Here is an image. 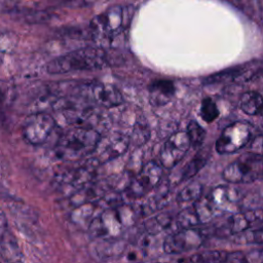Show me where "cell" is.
Listing matches in <instances>:
<instances>
[{"instance_id":"6da1fadb","label":"cell","mask_w":263,"mask_h":263,"mask_svg":"<svg viewBox=\"0 0 263 263\" xmlns=\"http://www.w3.org/2000/svg\"><path fill=\"white\" fill-rule=\"evenodd\" d=\"M101 138L100 133L92 127H71L58 140L55 155L62 160H80L95 152Z\"/></svg>"},{"instance_id":"7a4b0ae2","label":"cell","mask_w":263,"mask_h":263,"mask_svg":"<svg viewBox=\"0 0 263 263\" xmlns=\"http://www.w3.org/2000/svg\"><path fill=\"white\" fill-rule=\"evenodd\" d=\"M107 57L101 48H81L51 60L46 67L50 74H65L75 71L93 70L106 65Z\"/></svg>"},{"instance_id":"3957f363","label":"cell","mask_w":263,"mask_h":263,"mask_svg":"<svg viewBox=\"0 0 263 263\" xmlns=\"http://www.w3.org/2000/svg\"><path fill=\"white\" fill-rule=\"evenodd\" d=\"M263 177V157L247 152L230 162L222 172L229 184H250Z\"/></svg>"},{"instance_id":"277c9868","label":"cell","mask_w":263,"mask_h":263,"mask_svg":"<svg viewBox=\"0 0 263 263\" xmlns=\"http://www.w3.org/2000/svg\"><path fill=\"white\" fill-rule=\"evenodd\" d=\"M252 127L248 122L235 121L227 125L216 141L219 154H231L242 149L251 140Z\"/></svg>"},{"instance_id":"5b68a950","label":"cell","mask_w":263,"mask_h":263,"mask_svg":"<svg viewBox=\"0 0 263 263\" xmlns=\"http://www.w3.org/2000/svg\"><path fill=\"white\" fill-rule=\"evenodd\" d=\"M55 127V120L47 113L39 112L28 116L23 124L24 139L32 145L44 144Z\"/></svg>"},{"instance_id":"8992f818","label":"cell","mask_w":263,"mask_h":263,"mask_svg":"<svg viewBox=\"0 0 263 263\" xmlns=\"http://www.w3.org/2000/svg\"><path fill=\"white\" fill-rule=\"evenodd\" d=\"M204 240L203 233L196 228H184L170 234L163 241V251L175 255L199 249Z\"/></svg>"},{"instance_id":"52a82bcc","label":"cell","mask_w":263,"mask_h":263,"mask_svg":"<svg viewBox=\"0 0 263 263\" xmlns=\"http://www.w3.org/2000/svg\"><path fill=\"white\" fill-rule=\"evenodd\" d=\"M162 177V165L154 160L146 162L133 178L128 191L133 196L140 197L155 188Z\"/></svg>"},{"instance_id":"ba28073f","label":"cell","mask_w":263,"mask_h":263,"mask_svg":"<svg viewBox=\"0 0 263 263\" xmlns=\"http://www.w3.org/2000/svg\"><path fill=\"white\" fill-rule=\"evenodd\" d=\"M190 145L186 132H176L171 135L159 153V161L162 167L173 168L177 165L187 153Z\"/></svg>"},{"instance_id":"9c48e42d","label":"cell","mask_w":263,"mask_h":263,"mask_svg":"<svg viewBox=\"0 0 263 263\" xmlns=\"http://www.w3.org/2000/svg\"><path fill=\"white\" fill-rule=\"evenodd\" d=\"M117 209H109L89 223V231L95 237H113L120 234L124 228Z\"/></svg>"},{"instance_id":"30bf717a","label":"cell","mask_w":263,"mask_h":263,"mask_svg":"<svg viewBox=\"0 0 263 263\" xmlns=\"http://www.w3.org/2000/svg\"><path fill=\"white\" fill-rule=\"evenodd\" d=\"M129 143V138L121 133H113L103 139L101 138L93 152L95 159L98 162L110 161L123 154Z\"/></svg>"},{"instance_id":"8fae6325","label":"cell","mask_w":263,"mask_h":263,"mask_svg":"<svg viewBox=\"0 0 263 263\" xmlns=\"http://www.w3.org/2000/svg\"><path fill=\"white\" fill-rule=\"evenodd\" d=\"M216 216L229 211L239 200V191L230 185H218L205 196Z\"/></svg>"},{"instance_id":"7c38bea8","label":"cell","mask_w":263,"mask_h":263,"mask_svg":"<svg viewBox=\"0 0 263 263\" xmlns=\"http://www.w3.org/2000/svg\"><path fill=\"white\" fill-rule=\"evenodd\" d=\"M263 223V209L248 210L231 215L224 224V229L230 235L242 233Z\"/></svg>"},{"instance_id":"4fadbf2b","label":"cell","mask_w":263,"mask_h":263,"mask_svg":"<svg viewBox=\"0 0 263 263\" xmlns=\"http://www.w3.org/2000/svg\"><path fill=\"white\" fill-rule=\"evenodd\" d=\"M93 32L103 36L117 34L123 26V10L121 7L114 6L100 14L92 23Z\"/></svg>"},{"instance_id":"5bb4252c","label":"cell","mask_w":263,"mask_h":263,"mask_svg":"<svg viewBox=\"0 0 263 263\" xmlns=\"http://www.w3.org/2000/svg\"><path fill=\"white\" fill-rule=\"evenodd\" d=\"M85 93L91 101L103 107H115L122 103L120 91L111 84L91 83L85 89Z\"/></svg>"},{"instance_id":"9a60e30c","label":"cell","mask_w":263,"mask_h":263,"mask_svg":"<svg viewBox=\"0 0 263 263\" xmlns=\"http://www.w3.org/2000/svg\"><path fill=\"white\" fill-rule=\"evenodd\" d=\"M259 72L258 68L255 66H237L231 69L221 71L219 73L213 74L204 79V83H221L227 81L235 82H246L254 78L255 75Z\"/></svg>"},{"instance_id":"2e32d148","label":"cell","mask_w":263,"mask_h":263,"mask_svg":"<svg viewBox=\"0 0 263 263\" xmlns=\"http://www.w3.org/2000/svg\"><path fill=\"white\" fill-rule=\"evenodd\" d=\"M97 163H99V162L95 159L93 163L88 161L87 163L78 167L77 170H74L72 172L67 173L62 179L63 184L65 186H70L73 189L80 190L95 176V171H96V164Z\"/></svg>"},{"instance_id":"e0dca14e","label":"cell","mask_w":263,"mask_h":263,"mask_svg":"<svg viewBox=\"0 0 263 263\" xmlns=\"http://www.w3.org/2000/svg\"><path fill=\"white\" fill-rule=\"evenodd\" d=\"M0 253L8 263H22L23 261L17 240L7 227L0 230Z\"/></svg>"},{"instance_id":"ac0fdd59","label":"cell","mask_w":263,"mask_h":263,"mask_svg":"<svg viewBox=\"0 0 263 263\" xmlns=\"http://www.w3.org/2000/svg\"><path fill=\"white\" fill-rule=\"evenodd\" d=\"M149 92L151 104L154 106H163L173 99L175 95V85L170 80H155L149 86Z\"/></svg>"},{"instance_id":"d6986e66","label":"cell","mask_w":263,"mask_h":263,"mask_svg":"<svg viewBox=\"0 0 263 263\" xmlns=\"http://www.w3.org/2000/svg\"><path fill=\"white\" fill-rule=\"evenodd\" d=\"M239 107L247 115H259L263 112V97L257 91H247L239 99Z\"/></svg>"},{"instance_id":"ffe728a7","label":"cell","mask_w":263,"mask_h":263,"mask_svg":"<svg viewBox=\"0 0 263 263\" xmlns=\"http://www.w3.org/2000/svg\"><path fill=\"white\" fill-rule=\"evenodd\" d=\"M229 253L221 250H208L193 254L188 263H226Z\"/></svg>"},{"instance_id":"44dd1931","label":"cell","mask_w":263,"mask_h":263,"mask_svg":"<svg viewBox=\"0 0 263 263\" xmlns=\"http://www.w3.org/2000/svg\"><path fill=\"white\" fill-rule=\"evenodd\" d=\"M202 186L198 182H191L185 186L177 195L176 200L180 204H192L201 197Z\"/></svg>"},{"instance_id":"7402d4cb","label":"cell","mask_w":263,"mask_h":263,"mask_svg":"<svg viewBox=\"0 0 263 263\" xmlns=\"http://www.w3.org/2000/svg\"><path fill=\"white\" fill-rule=\"evenodd\" d=\"M208 160V152L204 150H199L191 160L185 165L182 173V181H186L192 177H194L206 163Z\"/></svg>"},{"instance_id":"603a6c76","label":"cell","mask_w":263,"mask_h":263,"mask_svg":"<svg viewBox=\"0 0 263 263\" xmlns=\"http://www.w3.org/2000/svg\"><path fill=\"white\" fill-rule=\"evenodd\" d=\"M173 217L167 213H161L155 217L149 219L145 223V228L150 234L159 233L171 226Z\"/></svg>"},{"instance_id":"cb8c5ba5","label":"cell","mask_w":263,"mask_h":263,"mask_svg":"<svg viewBox=\"0 0 263 263\" xmlns=\"http://www.w3.org/2000/svg\"><path fill=\"white\" fill-rule=\"evenodd\" d=\"M176 224L180 229L196 228V226L201 225L192 204L185 208L177 215Z\"/></svg>"},{"instance_id":"d4e9b609","label":"cell","mask_w":263,"mask_h":263,"mask_svg":"<svg viewBox=\"0 0 263 263\" xmlns=\"http://www.w3.org/2000/svg\"><path fill=\"white\" fill-rule=\"evenodd\" d=\"M226 263H263V249L248 253H229Z\"/></svg>"},{"instance_id":"484cf974","label":"cell","mask_w":263,"mask_h":263,"mask_svg":"<svg viewBox=\"0 0 263 263\" xmlns=\"http://www.w3.org/2000/svg\"><path fill=\"white\" fill-rule=\"evenodd\" d=\"M186 133L191 146H193L194 148H199L202 145L205 139V130L197 121H189V123L187 124Z\"/></svg>"},{"instance_id":"4316f807","label":"cell","mask_w":263,"mask_h":263,"mask_svg":"<svg viewBox=\"0 0 263 263\" xmlns=\"http://www.w3.org/2000/svg\"><path fill=\"white\" fill-rule=\"evenodd\" d=\"M200 116L208 123H211L218 118L219 109L211 98H205L202 100L200 105Z\"/></svg>"},{"instance_id":"83f0119b","label":"cell","mask_w":263,"mask_h":263,"mask_svg":"<svg viewBox=\"0 0 263 263\" xmlns=\"http://www.w3.org/2000/svg\"><path fill=\"white\" fill-rule=\"evenodd\" d=\"M235 241L239 243H258L263 245V228L250 229L242 233L235 234Z\"/></svg>"},{"instance_id":"f1b7e54d","label":"cell","mask_w":263,"mask_h":263,"mask_svg":"<svg viewBox=\"0 0 263 263\" xmlns=\"http://www.w3.org/2000/svg\"><path fill=\"white\" fill-rule=\"evenodd\" d=\"M149 138H150V130L148 125L142 122H138L133 129L129 141L135 146H142L149 140Z\"/></svg>"},{"instance_id":"f546056e","label":"cell","mask_w":263,"mask_h":263,"mask_svg":"<svg viewBox=\"0 0 263 263\" xmlns=\"http://www.w3.org/2000/svg\"><path fill=\"white\" fill-rule=\"evenodd\" d=\"M17 36L13 32L0 31V53H10L17 44Z\"/></svg>"},{"instance_id":"4dcf8cb0","label":"cell","mask_w":263,"mask_h":263,"mask_svg":"<svg viewBox=\"0 0 263 263\" xmlns=\"http://www.w3.org/2000/svg\"><path fill=\"white\" fill-rule=\"evenodd\" d=\"M251 152L263 157V135L254 138L250 144Z\"/></svg>"},{"instance_id":"1f68e13d","label":"cell","mask_w":263,"mask_h":263,"mask_svg":"<svg viewBox=\"0 0 263 263\" xmlns=\"http://www.w3.org/2000/svg\"><path fill=\"white\" fill-rule=\"evenodd\" d=\"M6 227H7V221H6V218H5V215H4L3 211L0 208V230L4 229Z\"/></svg>"},{"instance_id":"d6a6232c","label":"cell","mask_w":263,"mask_h":263,"mask_svg":"<svg viewBox=\"0 0 263 263\" xmlns=\"http://www.w3.org/2000/svg\"><path fill=\"white\" fill-rule=\"evenodd\" d=\"M1 173H2V165H1V158H0V176H1Z\"/></svg>"},{"instance_id":"836d02e7","label":"cell","mask_w":263,"mask_h":263,"mask_svg":"<svg viewBox=\"0 0 263 263\" xmlns=\"http://www.w3.org/2000/svg\"><path fill=\"white\" fill-rule=\"evenodd\" d=\"M261 21H262V24H263V9H262V12H261Z\"/></svg>"},{"instance_id":"e575fe53","label":"cell","mask_w":263,"mask_h":263,"mask_svg":"<svg viewBox=\"0 0 263 263\" xmlns=\"http://www.w3.org/2000/svg\"><path fill=\"white\" fill-rule=\"evenodd\" d=\"M0 263H1V262H0Z\"/></svg>"}]
</instances>
